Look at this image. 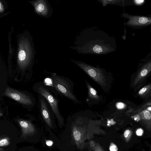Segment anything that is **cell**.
<instances>
[{"label":"cell","mask_w":151,"mask_h":151,"mask_svg":"<svg viewBox=\"0 0 151 151\" xmlns=\"http://www.w3.org/2000/svg\"><path fill=\"white\" fill-rule=\"evenodd\" d=\"M74 45L70 48L82 54L105 55L115 52L117 48L116 38L95 26L80 32Z\"/></svg>","instance_id":"obj_1"},{"label":"cell","mask_w":151,"mask_h":151,"mask_svg":"<svg viewBox=\"0 0 151 151\" xmlns=\"http://www.w3.org/2000/svg\"><path fill=\"white\" fill-rule=\"evenodd\" d=\"M71 61L98 84L104 92H109L113 81V75L111 72L82 61L72 59Z\"/></svg>","instance_id":"obj_2"},{"label":"cell","mask_w":151,"mask_h":151,"mask_svg":"<svg viewBox=\"0 0 151 151\" xmlns=\"http://www.w3.org/2000/svg\"><path fill=\"white\" fill-rule=\"evenodd\" d=\"M33 89L34 92L47 100L57 118L59 127H62L64 124V120L59 111V100L56 92L49 85L41 82L35 83Z\"/></svg>","instance_id":"obj_3"},{"label":"cell","mask_w":151,"mask_h":151,"mask_svg":"<svg viewBox=\"0 0 151 151\" xmlns=\"http://www.w3.org/2000/svg\"><path fill=\"white\" fill-rule=\"evenodd\" d=\"M50 86L57 93L63 96L75 103L81 104V102L74 92V84L69 78L53 74L51 78Z\"/></svg>","instance_id":"obj_4"},{"label":"cell","mask_w":151,"mask_h":151,"mask_svg":"<svg viewBox=\"0 0 151 151\" xmlns=\"http://www.w3.org/2000/svg\"><path fill=\"white\" fill-rule=\"evenodd\" d=\"M2 95L3 96L13 100L26 108L33 107L35 103V98L31 94L9 87L6 88Z\"/></svg>","instance_id":"obj_5"},{"label":"cell","mask_w":151,"mask_h":151,"mask_svg":"<svg viewBox=\"0 0 151 151\" xmlns=\"http://www.w3.org/2000/svg\"><path fill=\"white\" fill-rule=\"evenodd\" d=\"M121 17L128 19L123 24L132 28L141 29L151 25V17L134 15L127 13L122 14Z\"/></svg>","instance_id":"obj_6"},{"label":"cell","mask_w":151,"mask_h":151,"mask_svg":"<svg viewBox=\"0 0 151 151\" xmlns=\"http://www.w3.org/2000/svg\"><path fill=\"white\" fill-rule=\"evenodd\" d=\"M38 99L40 113L42 118L49 127L53 128L55 125L56 116L47 100L40 95Z\"/></svg>","instance_id":"obj_7"},{"label":"cell","mask_w":151,"mask_h":151,"mask_svg":"<svg viewBox=\"0 0 151 151\" xmlns=\"http://www.w3.org/2000/svg\"><path fill=\"white\" fill-rule=\"evenodd\" d=\"M17 121L20 127L23 137L34 134L36 129L31 122L22 119H18Z\"/></svg>","instance_id":"obj_8"},{"label":"cell","mask_w":151,"mask_h":151,"mask_svg":"<svg viewBox=\"0 0 151 151\" xmlns=\"http://www.w3.org/2000/svg\"><path fill=\"white\" fill-rule=\"evenodd\" d=\"M135 121L142 120L144 126L148 131H151V114L146 110L143 111L134 117Z\"/></svg>","instance_id":"obj_9"},{"label":"cell","mask_w":151,"mask_h":151,"mask_svg":"<svg viewBox=\"0 0 151 151\" xmlns=\"http://www.w3.org/2000/svg\"><path fill=\"white\" fill-rule=\"evenodd\" d=\"M85 82L88 90V100L93 104H97L101 102L102 100V96L98 95L96 90L87 80H86Z\"/></svg>","instance_id":"obj_10"},{"label":"cell","mask_w":151,"mask_h":151,"mask_svg":"<svg viewBox=\"0 0 151 151\" xmlns=\"http://www.w3.org/2000/svg\"><path fill=\"white\" fill-rule=\"evenodd\" d=\"M151 72V60L145 63L142 67L135 79L133 85L135 86Z\"/></svg>","instance_id":"obj_11"},{"label":"cell","mask_w":151,"mask_h":151,"mask_svg":"<svg viewBox=\"0 0 151 151\" xmlns=\"http://www.w3.org/2000/svg\"><path fill=\"white\" fill-rule=\"evenodd\" d=\"M102 6L105 7L107 5H114L120 6H124L125 5V1L120 0H97Z\"/></svg>","instance_id":"obj_12"},{"label":"cell","mask_w":151,"mask_h":151,"mask_svg":"<svg viewBox=\"0 0 151 151\" xmlns=\"http://www.w3.org/2000/svg\"><path fill=\"white\" fill-rule=\"evenodd\" d=\"M133 134V132L129 129H127L124 133V136L127 143L129 142Z\"/></svg>","instance_id":"obj_13"},{"label":"cell","mask_w":151,"mask_h":151,"mask_svg":"<svg viewBox=\"0 0 151 151\" xmlns=\"http://www.w3.org/2000/svg\"><path fill=\"white\" fill-rule=\"evenodd\" d=\"M26 54L24 50H21L18 54V58L20 62L21 63H24V61L26 60Z\"/></svg>","instance_id":"obj_14"},{"label":"cell","mask_w":151,"mask_h":151,"mask_svg":"<svg viewBox=\"0 0 151 151\" xmlns=\"http://www.w3.org/2000/svg\"><path fill=\"white\" fill-rule=\"evenodd\" d=\"M10 143V140L8 137L3 138L0 140V146L1 147L8 145Z\"/></svg>","instance_id":"obj_15"},{"label":"cell","mask_w":151,"mask_h":151,"mask_svg":"<svg viewBox=\"0 0 151 151\" xmlns=\"http://www.w3.org/2000/svg\"><path fill=\"white\" fill-rule=\"evenodd\" d=\"M151 88V86L150 85L145 86V87L140 90L138 94L140 95H144Z\"/></svg>","instance_id":"obj_16"},{"label":"cell","mask_w":151,"mask_h":151,"mask_svg":"<svg viewBox=\"0 0 151 151\" xmlns=\"http://www.w3.org/2000/svg\"><path fill=\"white\" fill-rule=\"evenodd\" d=\"M74 132V136L75 139L77 141H79L81 139V135L79 132L77 130H75Z\"/></svg>","instance_id":"obj_17"},{"label":"cell","mask_w":151,"mask_h":151,"mask_svg":"<svg viewBox=\"0 0 151 151\" xmlns=\"http://www.w3.org/2000/svg\"><path fill=\"white\" fill-rule=\"evenodd\" d=\"M36 8L38 11L41 12L45 10V6L43 4H40L37 6Z\"/></svg>","instance_id":"obj_18"},{"label":"cell","mask_w":151,"mask_h":151,"mask_svg":"<svg viewBox=\"0 0 151 151\" xmlns=\"http://www.w3.org/2000/svg\"><path fill=\"white\" fill-rule=\"evenodd\" d=\"M111 151H118V150L117 146L114 143H112L110 147Z\"/></svg>","instance_id":"obj_19"},{"label":"cell","mask_w":151,"mask_h":151,"mask_svg":"<svg viewBox=\"0 0 151 151\" xmlns=\"http://www.w3.org/2000/svg\"><path fill=\"white\" fill-rule=\"evenodd\" d=\"M117 107L119 109H122L125 108V105L122 102H118L116 105Z\"/></svg>","instance_id":"obj_20"},{"label":"cell","mask_w":151,"mask_h":151,"mask_svg":"<svg viewBox=\"0 0 151 151\" xmlns=\"http://www.w3.org/2000/svg\"><path fill=\"white\" fill-rule=\"evenodd\" d=\"M93 150L94 151H104L101 146L98 144L93 147Z\"/></svg>","instance_id":"obj_21"},{"label":"cell","mask_w":151,"mask_h":151,"mask_svg":"<svg viewBox=\"0 0 151 151\" xmlns=\"http://www.w3.org/2000/svg\"><path fill=\"white\" fill-rule=\"evenodd\" d=\"M136 133L137 136H141L143 134L144 131L141 128H139L136 130Z\"/></svg>","instance_id":"obj_22"},{"label":"cell","mask_w":151,"mask_h":151,"mask_svg":"<svg viewBox=\"0 0 151 151\" xmlns=\"http://www.w3.org/2000/svg\"><path fill=\"white\" fill-rule=\"evenodd\" d=\"M135 3L137 5H141L144 2V1H134Z\"/></svg>","instance_id":"obj_23"},{"label":"cell","mask_w":151,"mask_h":151,"mask_svg":"<svg viewBox=\"0 0 151 151\" xmlns=\"http://www.w3.org/2000/svg\"><path fill=\"white\" fill-rule=\"evenodd\" d=\"M46 144L48 146H51L53 144V142L51 140L46 141Z\"/></svg>","instance_id":"obj_24"},{"label":"cell","mask_w":151,"mask_h":151,"mask_svg":"<svg viewBox=\"0 0 151 151\" xmlns=\"http://www.w3.org/2000/svg\"><path fill=\"white\" fill-rule=\"evenodd\" d=\"M151 106V101L150 102H148L146 103H145L144 105H143V106H142V107H141V109H144V108L146 106Z\"/></svg>","instance_id":"obj_25"},{"label":"cell","mask_w":151,"mask_h":151,"mask_svg":"<svg viewBox=\"0 0 151 151\" xmlns=\"http://www.w3.org/2000/svg\"><path fill=\"white\" fill-rule=\"evenodd\" d=\"M0 5H1V6H0V10H1V12H2L3 10V7L1 3Z\"/></svg>","instance_id":"obj_26"},{"label":"cell","mask_w":151,"mask_h":151,"mask_svg":"<svg viewBox=\"0 0 151 151\" xmlns=\"http://www.w3.org/2000/svg\"><path fill=\"white\" fill-rule=\"evenodd\" d=\"M143 151H146L145 150H143Z\"/></svg>","instance_id":"obj_27"},{"label":"cell","mask_w":151,"mask_h":151,"mask_svg":"<svg viewBox=\"0 0 151 151\" xmlns=\"http://www.w3.org/2000/svg\"><path fill=\"white\" fill-rule=\"evenodd\" d=\"M150 16V17H151V15H149Z\"/></svg>","instance_id":"obj_28"},{"label":"cell","mask_w":151,"mask_h":151,"mask_svg":"<svg viewBox=\"0 0 151 151\" xmlns=\"http://www.w3.org/2000/svg\"><path fill=\"white\" fill-rule=\"evenodd\" d=\"M150 49H151V46H150Z\"/></svg>","instance_id":"obj_29"},{"label":"cell","mask_w":151,"mask_h":151,"mask_svg":"<svg viewBox=\"0 0 151 151\" xmlns=\"http://www.w3.org/2000/svg\"></svg>","instance_id":"obj_30"},{"label":"cell","mask_w":151,"mask_h":151,"mask_svg":"<svg viewBox=\"0 0 151 151\" xmlns=\"http://www.w3.org/2000/svg\"></svg>","instance_id":"obj_31"}]
</instances>
